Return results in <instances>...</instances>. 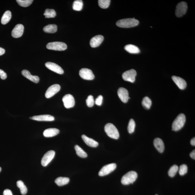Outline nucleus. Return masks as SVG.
<instances>
[{
  "instance_id": "nucleus-1",
  "label": "nucleus",
  "mask_w": 195,
  "mask_h": 195,
  "mask_svg": "<svg viewBox=\"0 0 195 195\" xmlns=\"http://www.w3.org/2000/svg\"><path fill=\"white\" fill-rule=\"evenodd\" d=\"M139 21L133 18L124 19L118 21L116 23L117 26L122 28H129L135 27L139 24Z\"/></svg>"
},
{
  "instance_id": "nucleus-2",
  "label": "nucleus",
  "mask_w": 195,
  "mask_h": 195,
  "mask_svg": "<svg viewBox=\"0 0 195 195\" xmlns=\"http://www.w3.org/2000/svg\"><path fill=\"white\" fill-rule=\"evenodd\" d=\"M105 130L109 137L114 139H118L119 137V133L118 129L114 124L108 123L105 125Z\"/></svg>"
},
{
  "instance_id": "nucleus-3",
  "label": "nucleus",
  "mask_w": 195,
  "mask_h": 195,
  "mask_svg": "<svg viewBox=\"0 0 195 195\" xmlns=\"http://www.w3.org/2000/svg\"><path fill=\"white\" fill-rule=\"evenodd\" d=\"M186 122V117L183 114H179L173 121L172 125V130L177 131L180 130L184 126Z\"/></svg>"
},
{
  "instance_id": "nucleus-4",
  "label": "nucleus",
  "mask_w": 195,
  "mask_h": 195,
  "mask_svg": "<svg viewBox=\"0 0 195 195\" xmlns=\"http://www.w3.org/2000/svg\"><path fill=\"white\" fill-rule=\"evenodd\" d=\"M137 177V173L136 172L134 171L129 172L122 176L121 179V183L123 185H124L133 184L136 180Z\"/></svg>"
},
{
  "instance_id": "nucleus-5",
  "label": "nucleus",
  "mask_w": 195,
  "mask_h": 195,
  "mask_svg": "<svg viewBox=\"0 0 195 195\" xmlns=\"http://www.w3.org/2000/svg\"><path fill=\"white\" fill-rule=\"evenodd\" d=\"M46 48L49 50L62 51L66 50L67 46L64 42H54L49 43L47 44Z\"/></svg>"
},
{
  "instance_id": "nucleus-6",
  "label": "nucleus",
  "mask_w": 195,
  "mask_h": 195,
  "mask_svg": "<svg viewBox=\"0 0 195 195\" xmlns=\"http://www.w3.org/2000/svg\"><path fill=\"white\" fill-rule=\"evenodd\" d=\"M188 9L187 4L185 2H181L179 3L176 6L175 11L176 16L180 17L184 16L186 13Z\"/></svg>"
},
{
  "instance_id": "nucleus-7",
  "label": "nucleus",
  "mask_w": 195,
  "mask_h": 195,
  "mask_svg": "<svg viewBox=\"0 0 195 195\" xmlns=\"http://www.w3.org/2000/svg\"><path fill=\"white\" fill-rule=\"evenodd\" d=\"M116 168V165L115 163H111L105 165L99 171L98 175L100 176H103L108 175L114 171Z\"/></svg>"
},
{
  "instance_id": "nucleus-8",
  "label": "nucleus",
  "mask_w": 195,
  "mask_h": 195,
  "mask_svg": "<svg viewBox=\"0 0 195 195\" xmlns=\"http://www.w3.org/2000/svg\"><path fill=\"white\" fill-rule=\"evenodd\" d=\"M136 75V70L131 69L124 72L122 74V77L124 80L133 83L135 81Z\"/></svg>"
},
{
  "instance_id": "nucleus-9",
  "label": "nucleus",
  "mask_w": 195,
  "mask_h": 195,
  "mask_svg": "<svg viewBox=\"0 0 195 195\" xmlns=\"http://www.w3.org/2000/svg\"><path fill=\"white\" fill-rule=\"evenodd\" d=\"M79 75L82 79L86 80H93L94 79V75L91 70L83 68L80 70Z\"/></svg>"
},
{
  "instance_id": "nucleus-10",
  "label": "nucleus",
  "mask_w": 195,
  "mask_h": 195,
  "mask_svg": "<svg viewBox=\"0 0 195 195\" xmlns=\"http://www.w3.org/2000/svg\"><path fill=\"white\" fill-rule=\"evenodd\" d=\"M62 101L64 106L67 108H72L75 106V100L73 95L70 94H66L63 97Z\"/></svg>"
},
{
  "instance_id": "nucleus-11",
  "label": "nucleus",
  "mask_w": 195,
  "mask_h": 195,
  "mask_svg": "<svg viewBox=\"0 0 195 195\" xmlns=\"http://www.w3.org/2000/svg\"><path fill=\"white\" fill-rule=\"evenodd\" d=\"M55 152L50 151L47 152L42 158L41 165L44 167H46L51 161L55 155Z\"/></svg>"
},
{
  "instance_id": "nucleus-12",
  "label": "nucleus",
  "mask_w": 195,
  "mask_h": 195,
  "mask_svg": "<svg viewBox=\"0 0 195 195\" xmlns=\"http://www.w3.org/2000/svg\"><path fill=\"white\" fill-rule=\"evenodd\" d=\"M60 89V86L58 84H54L50 86L47 90L45 93L46 98H49L53 96L56 93L59 91Z\"/></svg>"
},
{
  "instance_id": "nucleus-13",
  "label": "nucleus",
  "mask_w": 195,
  "mask_h": 195,
  "mask_svg": "<svg viewBox=\"0 0 195 195\" xmlns=\"http://www.w3.org/2000/svg\"><path fill=\"white\" fill-rule=\"evenodd\" d=\"M24 31V27L21 24L16 25L12 32V36L13 38H18L22 36Z\"/></svg>"
},
{
  "instance_id": "nucleus-14",
  "label": "nucleus",
  "mask_w": 195,
  "mask_h": 195,
  "mask_svg": "<svg viewBox=\"0 0 195 195\" xmlns=\"http://www.w3.org/2000/svg\"><path fill=\"white\" fill-rule=\"evenodd\" d=\"M118 94L121 100L124 103L127 102L129 99L130 98L129 97V93L127 90L124 87H120L119 89Z\"/></svg>"
},
{
  "instance_id": "nucleus-15",
  "label": "nucleus",
  "mask_w": 195,
  "mask_h": 195,
  "mask_svg": "<svg viewBox=\"0 0 195 195\" xmlns=\"http://www.w3.org/2000/svg\"><path fill=\"white\" fill-rule=\"evenodd\" d=\"M45 65L48 69L55 73L59 74H63L64 73L63 70L57 64L52 62H46Z\"/></svg>"
},
{
  "instance_id": "nucleus-16",
  "label": "nucleus",
  "mask_w": 195,
  "mask_h": 195,
  "mask_svg": "<svg viewBox=\"0 0 195 195\" xmlns=\"http://www.w3.org/2000/svg\"><path fill=\"white\" fill-rule=\"evenodd\" d=\"M30 119L38 121H53L55 120L53 116L49 115H40L34 116L30 117Z\"/></svg>"
},
{
  "instance_id": "nucleus-17",
  "label": "nucleus",
  "mask_w": 195,
  "mask_h": 195,
  "mask_svg": "<svg viewBox=\"0 0 195 195\" xmlns=\"http://www.w3.org/2000/svg\"><path fill=\"white\" fill-rule=\"evenodd\" d=\"M104 40V37L102 35H97L94 37L90 41V44L91 47L93 48H97L102 43Z\"/></svg>"
},
{
  "instance_id": "nucleus-18",
  "label": "nucleus",
  "mask_w": 195,
  "mask_h": 195,
  "mask_svg": "<svg viewBox=\"0 0 195 195\" xmlns=\"http://www.w3.org/2000/svg\"><path fill=\"white\" fill-rule=\"evenodd\" d=\"M172 78L179 89L183 90L187 86L186 82L182 78L175 76H173Z\"/></svg>"
},
{
  "instance_id": "nucleus-19",
  "label": "nucleus",
  "mask_w": 195,
  "mask_h": 195,
  "mask_svg": "<svg viewBox=\"0 0 195 195\" xmlns=\"http://www.w3.org/2000/svg\"><path fill=\"white\" fill-rule=\"evenodd\" d=\"M22 75L30 81L35 83H38L40 81V78L37 76H33L30 72L27 70H23L21 72Z\"/></svg>"
},
{
  "instance_id": "nucleus-20",
  "label": "nucleus",
  "mask_w": 195,
  "mask_h": 195,
  "mask_svg": "<svg viewBox=\"0 0 195 195\" xmlns=\"http://www.w3.org/2000/svg\"><path fill=\"white\" fill-rule=\"evenodd\" d=\"M154 145L156 149L160 153H162L164 151V144L161 138H155L154 141Z\"/></svg>"
},
{
  "instance_id": "nucleus-21",
  "label": "nucleus",
  "mask_w": 195,
  "mask_h": 195,
  "mask_svg": "<svg viewBox=\"0 0 195 195\" xmlns=\"http://www.w3.org/2000/svg\"><path fill=\"white\" fill-rule=\"evenodd\" d=\"M59 130L58 129L48 128L44 130L43 134L45 137H51L57 135L59 133Z\"/></svg>"
},
{
  "instance_id": "nucleus-22",
  "label": "nucleus",
  "mask_w": 195,
  "mask_h": 195,
  "mask_svg": "<svg viewBox=\"0 0 195 195\" xmlns=\"http://www.w3.org/2000/svg\"><path fill=\"white\" fill-rule=\"evenodd\" d=\"M82 138L85 143L91 147H96L98 145V142L84 134L82 136Z\"/></svg>"
},
{
  "instance_id": "nucleus-23",
  "label": "nucleus",
  "mask_w": 195,
  "mask_h": 195,
  "mask_svg": "<svg viewBox=\"0 0 195 195\" xmlns=\"http://www.w3.org/2000/svg\"><path fill=\"white\" fill-rule=\"evenodd\" d=\"M124 49L127 51L131 54H138L140 51L137 46L131 44L126 45L125 46Z\"/></svg>"
},
{
  "instance_id": "nucleus-24",
  "label": "nucleus",
  "mask_w": 195,
  "mask_h": 195,
  "mask_svg": "<svg viewBox=\"0 0 195 195\" xmlns=\"http://www.w3.org/2000/svg\"><path fill=\"white\" fill-rule=\"evenodd\" d=\"M44 32L48 34H54L57 30V26L55 24H49L44 27Z\"/></svg>"
},
{
  "instance_id": "nucleus-25",
  "label": "nucleus",
  "mask_w": 195,
  "mask_h": 195,
  "mask_svg": "<svg viewBox=\"0 0 195 195\" xmlns=\"http://www.w3.org/2000/svg\"><path fill=\"white\" fill-rule=\"evenodd\" d=\"M69 179L66 177H60L56 179L55 183L58 186H62L69 183Z\"/></svg>"
},
{
  "instance_id": "nucleus-26",
  "label": "nucleus",
  "mask_w": 195,
  "mask_h": 195,
  "mask_svg": "<svg viewBox=\"0 0 195 195\" xmlns=\"http://www.w3.org/2000/svg\"><path fill=\"white\" fill-rule=\"evenodd\" d=\"M11 13L9 11H7L4 13L1 19V23L5 25L9 22L11 18Z\"/></svg>"
},
{
  "instance_id": "nucleus-27",
  "label": "nucleus",
  "mask_w": 195,
  "mask_h": 195,
  "mask_svg": "<svg viewBox=\"0 0 195 195\" xmlns=\"http://www.w3.org/2000/svg\"><path fill=\"white\" fill-rule=\"evenodd\" d=\"M75 148L77 155L79 157L86 158L87 157V153L79 145H75Z\"/></svg>"
},
{
  "instance_id": "nucleus-28",
  "label": "nucleus",
  "mask_w": 195,
  "mask_h": 195,
  "mask_svg": "<svg viewBox=\"0 0 195 195\" xmlns=\"http://www.w3.org/2000/svg\"><path fill=\"white\" fill-rule=\"evenodd\" d=\"M83 2L81 0H76L74 2L73 4V9L74 10L80 11L83 9Z\"/></svg>"
},
{
  "instance_id": "nucleus-29",
  "label": "nucleus",
  "mask_w": 195,
  "mask_h": 195,
  "mask_svg": "<svg viewBox=\"0 0 195 195\" xmlns=\"http://www.w3.org/2000/svg\"><path fill=\"white\" fill-rule=\"evenodd\" d=\"M17 187L20 189L21 194L25 195L27 194L28 190H27V187L22 181L19 180L17 181Z\"/></svg>"
},
{
  "instance_id": "nucleus-30",
  "label": "nucleus",
  "mask_w": 195,
  "mask_h": 195,
  "mask_svg": "<svg viewBox=\"0 0 195 195\" xmlns=\"http://www.w3.org/2000/svg\"><path fill=\"white\" fill-rule=\"evenodd\" d=\"M142 104L144 108L147 109H149L151 106V101L149 97H145L142 100Z\"/></svg>"
},
{
  "instance_id": "nucleus-31",
  "label": "nucleus",
  "mask_w": 195,
  "mask_h": 195,
  "mask_svg": "<svg viewBox=\"0 0 195 195\" xmlns=\"http://www.w3.org/2000/svg\"><path fill=\"white\" fill-rule=\"evenodd\" d=\"M44 15L46 18H54L56 15V12L53 9H47L45 11Z\"/></svg>"
},
{
  "instance_id": "nucleus-32",
  "label": "nucleus",
  "mask_w": 195,
  "mask_h": 195,
  "mask_svg": "<svg viewBox=\"0 0 195 195\" xmlns=\"http://www.w3.org/2000/svg\"><path fill=\"white\" fill-rule=\"evenodd\" d=\"M17 2L21 6L24 7H28L33 2V0H17Z\"/></svg>"
},
{
  "instance_id": "nucleus-33",
  "label": "nucleus",
  "mask_w": 195,
  "mask_h": 195,
  "mask_svg": "<svg viewBox=\"0 0 195 195\" xmlns=\"http://www.w3.org/2000/svg\"><path fill=\"white\" fill-rule=\"evenodd\" d=\"M179 167L176 165H174L169 169L168 174L169 176L173 177L176 175L177 172L179 170Z\"/></svg>"
},
{
  "instance_id": "nucleus-34",
  "label": "nucleus",
  "mask_w": 195,
  "mask_h": 195,
  "mask_svg": "<svg viewBox=\"0 0 195 195\" xmlns=\"http://www.w3.org/2000/svg\"><path fill=\"white\" fill-rule=\"evenodd\" d=\"M136 123L133 119H131L129 121L128 126V130L129 133H133L135 130Z\"/></svg>"
},
{
  "instance_id": "nucleus-35",
  "label": "nucleus",
  "mask_w": 195,
  "mask_h": 195,
  "mask_svg": "<svg viewBox=\"0 0 195 195\" xmlns=\"http://www.w3.org/2000/svg\"><path fill=\"white\" fill-rule=\"evenodd\" d=\"M99 6L101 8L106 9L110 5V0H99L98 1Z\"/></svg>"
},
{
  "instance_id": "nucleus-36",
  "label": "nucleus",
  "mask_w": 195,
  "mask_h": 195,
  "mask_svg": "<svg viewBox=\"0 0 195 195\" xmlns=\"http://www.w3.org/2000/svg\"><path fill=\"white\" fill-rule=\"evenodd\" d=\"M188 172V167L186 165L183 164L180 166L179 169V174L181 176L185 175Z\"/></svg>"
},
{
  "instance_id": "nucleus-37",
  "label": "nucleus",
  "mask_w": 195,
  "mask_h": 195,
  "mask_svg": "<svg viewBox=\"0 0 195 195\" xmlns=\"http://www.w3.org/2000/svg\"><path fill=\"white\" fill-rule=\"evenodd\" d=\"M87 105L88 107H92L94 105V101L92 95H90L88 97L86 100Z\"/></svg>"
},
{
  "instance_id": "nucleus-38",
  "label": "nucleus",
  "mask_w": 195,
  "mask_h": 195,
  "mask_svg": "<svg viewBox=\"0 0 195 195\" xmlns=\"http://www.w3.org/2000/svg\"><path fill=\"white\" fill-rule=\"evenodd\" d=\"M103 98L102 95H100L97 98L95 101V104L98 106H101L102 104Z\"/></svg>"
},
{
  "instance_id": "nucleus-39",
  "label": "nucleus",
  "mask_w": 195,
  "mask_h": 195,
  "mask_svg": "<svg viewBox=\"0 0 195 195\" xmlns=\"http://www.w3.org/2000/svg\"><path fill=\"white\" fill-rule=\"evenodd\" d=\"M0 77L2 80H5L7 77V74L2 70L0 69Z\"/></svg>"
},
{
  "instance_id": "nucleus-40",
  "label": "nucleus",
  "mask_w": 195,
  "mask_h": 195,
  "mask_svg": "<svg viewBox=\"0 0 195 195\" xmlns=\"http://www.w3.org/2000/svg\"><path fill=\"white\" fill-rule=\"evenodd\" d=\"M3 194V195H13L11 190H8V189H7L4 191Z\"/></svg>"
},
{
  "instance_id": "nucleus-41",
  "label": "nucleus",
  "mask_w": 195,
  "mask_h": 195,
  "mask_svg": "<svg viewBox=\"0 0 195 195\" xmlns=\"http://www.w3.org/2000/svg\"><path fill=\"white\" fill-rule=\"evenodd\" d=\"M190 156L192 159H195V151L194 150L190 154Z\"/></svg>"
},
{
  "instance_id": "nucleus-42",
  "label": "nucleus",
  "mask_w": 195,
  "mask_h": 195,
  "mask_svg": "<svg viewBox=\"0 0 195 195\" xmlns=\"http://www.w3.org/2000/svg\"><path fill=\"white\" fill-rule=\"evenodd\" d=\"M5 52V50L4 49L0 48V56L3 55L4 54Z\"/></svg>"
},
{
  "instance_id": "nucleus-43",
  "label": "nucleus",
  "mask_w": 195,
  "mask_h": 195,
  "mask_svg": "<svg viewBox=\"0 0 195 195\" xmlns=\"http://www.w3.org/2000/svg\"><path fill=\"white\" fill-rule=\"evenodd\" d=\"M190 144L193 146H195V137L193 138L190 141Z\"/></svg>"
},
{
  "instance_id": "nucleus-44",
  "label": "nucleus",
  "mask_w": 195,
  "mask_h": 195,
  "mask_svg": "<svg viewBox=\"0 0 195 195\" xmlns=\"http://www.w3.org/2000/svg\"><path fill=\"white\" fill-rule=\"evenodd\" d=\"M1 170H2V168H1V167H0V172H1Z\"/></svg>"
},
{
  "instance_id": "nucleus-45",
  "label": "nucleus",
  "mask_w": 195,
  "mask_h": 195,
  "mask_svg": "<svg viewBox=\"0 0 195 195\" xmlns=\"http://www.w3.org/2000/svg\"><path fill=\"white\" fill-rule=\"evenodd\" d=\"M157 195V194H156V195Z\"/></svg>"
}]
</instances>
